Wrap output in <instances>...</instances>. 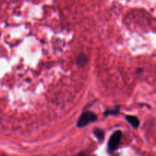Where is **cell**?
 I'll return each mask as SVG.
<instances>
[{
    "label": "cell",
    "mask_w": 156,
    "mask_h": 156,
    "mask_svg": "<svg viewBox=\"0 0 156 156\" xmlns=\"http://www.w3.org/2000/svg\"><path fill=\"white\" fill-rule=\"evenodd\" d=\"M119 109H114L112 110V111H107L105 113V115H110V114H118Z\"/></svg>",
    "instance_id": "8992f818"
},
{
    "label": "cell",
    "mask_w": 156,
    "mask_h": 156,
    "mask_svg": "<svg viewBox=\"0 0 156 156\" xmlns=\"http://www.w3.org/2000/svg\"><path fill=\"white\" fill-rule=\"evenodd\" d=\"M121 137L122 133L120 131H117L111 136L109 140V143H108V147H109L110 150L114 151L118 148L120 140H121Z\"/></svg>",
    "instance_id": "7a4b0ae2"
},
{
    "label": "cell",
    "mask_w": 156,
    "mask_h": 156,
    "mask_svg": "<svg viewBox=\"0 0 156 156\" xmlns=\"http://www.w3.org/2000/svg\"><path fill=\"white\" fill-rule=\"evenodd\" d=\"M88 62V57L85 54H82L78 57L77 62L79 65H84L85 63Z\"/></svg>",
    "instance_id": "5b68a950"
},
{
    "label": "cell",
    "mask_w": 156,
    "mask_h": 156,
    "mask_svg": "<svg viewBox=\"0 0 156 156\" xmlns=\"http://www.w3.org/2000/svg\"><path fill=\"white\" fill-rule=\"evenodd\" d=\"M97 115L91 112V111H86L81 115L77 125L79 127H83V126L88 125V123L97 120Z\"/></svg>",
    "instance_id": "6da1fadb"
},
{
    "label": "cell",
    "mask_w": 156,
    "mask_h": 156,
    "mask_svg": "<svg viewBox=\"0 0 156 156\" xmlns=\"http://www.w3.org/2000/svg\"><path fill=\"white\" fill-rule=\"evenodd\" d=\"M79 156H87L86 155H85V153H81L80 154V155H79Z\"/></svg>",
    "instance_id": "52a82bcc"
},
{
    "label": "cell",
    "mask_w": 156,
    "mask_h": 156,
    "mask_svg": "<svg viewBox=\"0 0 156 156\" xmlns=\"http://www.w3.org/2000/svg\"><path fill=\"white\" fill-rule=\"evenodd\" d=\"M126 119L127 120V121L135 128H137L140 126V120H138L137 117H134V116H126Z\"/></svg>",
    "instance_id": "3957f363"
},
{
    "label": "cell",
    "mask_w": 156,
    "mask_h": 156,
    "mask_svg": "<svg viewBox=\"0 0 156 156\" xmlns=\"http://www.w3.org/2000/svg\"><path fill=\"white\" fill-rule=\"evenodd\" d=\"M94 135L97 136V138L100 141H102V140H104V137H105V133H104V131L102 130V129H97L94 130Z\"/></svg>",
    "instance_id": "277c9868"
}]
</instances>
